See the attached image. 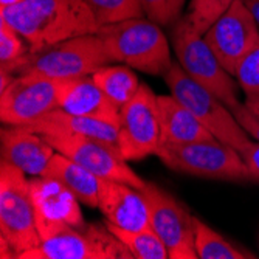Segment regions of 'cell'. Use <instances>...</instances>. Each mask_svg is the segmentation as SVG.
I'll return each instance as SVG.
<instances>
[{
    "label": "cell",
    "instance_id": "8992f818",
    "mask_svg": "<svg viewBox=\"0 0 259 259\" xmlns=\"http://www.w3.org/2000/svg\"><path fill=\"white\" fill-rule=\"evenodd\" d=\"M171 45L177 62L191 79L214 93L228 107L241 103L233 75L224 68L205 36L193 27L186 14L171 27Z\"/></svg>",
    "mask_w": 259,
    "mask_h": 259
},
{
    "label": "cell",
    "instance_id": "9c48e42d",
    "mask_svg": "<svg viewBox=\"0 0 259 259\" xmlns=\"http://www.w3.org/2000/svg\"><path fill=\"white\" fill-rule=\"evenodd\" d=\"M61 79L22 73L0 92V120L7 126H27L59 109Z\"/></svg>",
    "mask_w": 259,
    "mask_h": 259
},
{
    "label": "cell",
    "instance_id": "ffe728a7",
    "mask_svg": "<svg viewBox=\"0 0 259 259\" xmlns=\"http://www.w3.org/2000/svg\"><path fill=\"white\" fill-rule=\"evenodd\" d=\"M42 176L53 177L64 183L81 203L90 208H98L103 179L67 155L56 152Z\"/></svg>",
    "mask_w": 259,
    "mask_h": 259
},
{
    "label": "cell",
    "instance_id": "2e32d148",
    "mask_svg": "<svg viewBox=\"0 0 259 259\" xmlns=\"http://www.w3.org/2000/svg\"><path fill=\"white\" fill-rule=\"evenodd\" d=\"M2 160L11 163L27 176H42L56 154L55 148L40 134L25 126H8L0 134Z\"/></svg>",
    "mask_w": 259,
    "mask_h": 259
},
{
    "label": "cell",
    "instance_id": "ba28073f",
    "mask_svg": "<svg viewBox=\"0 0 259 259\" xmlns=\"http://www.w3.org/2000/svg\"><path fill=\"white\" fill-rule=\"evenodd\" d=\"M19 259H134L107 225L84 224L42 241Z\"/></svg>",
    "mask_w": 259,
    "mask_h": 259
},
{
    "label": "cell",
    "instance_id": "7402d4cb",
    "mask_svg": "<svg viewBox=\"0 0 259 259\" xmlns=\"http://www.w3.org/2000/svg\"><path fill=\"white\" fill-rule=\"evenodd\" d=\"M194 244L199 259H253V253L236 247L208 224L194 218Z\"/></svg>",
    "mask_w": 259,
    "mask_h": 259
},
{
    "label": "cell",
    "instance_id": "83f0119b",
    "mask_svg": "<svg viewBox=\"0 0 259 259\" xmlns=\"http://www.w3.org/2000/svg\"><path fill=\"white\" fill-rule=\"evenodd\" d=\"M234 78L245 92V100H259V45L242 59Z\"/></svg>",
    "mask_w": 259,
    "mask_h": 259
},
{
    "label": "cell",
    "instance_id": "cb8c5ba5",
    "mask_svg": "<svg viewBox=\"0 0 259 259\" xmlns=\"http://www.w3.org/2000/svg\"><path fill=\"white\" fill-rule=\"evenodd\" d=\"M85 4L101 27L145 16L140 0H85Z\"/></svg>",
    "mask_w": 259,
    "mask_h": 259
},
{
    "label": "cell",
    "instance_id": "277c9868",
    "mask_svg": "<svg viewBox=\"0 0 259 259\" xmlns=\"http://www.w3.org/2000/svg\"><path fill=\"white\" fill-rule=\"evenodd\" d=\"M164 81L171 95L190 109L219 141L233 146L241 154L253 143L251 137L239 124L231 109L214 93L188 76L179 62H172L169 70L164 73Z\"/></svg>",
    "mask_w": 259,
    "mask_h": 259
},
{
    "label": "cell",
    "instance_id": "d4e9b609",
    "mask_svg": "<svg viewBox=\"0 0 259 259\" xmlns=\"http://www.w3.org/2000/svg\"><path fill=\"white\" fill-rule=\"evenodd\" d=\"M30 52V45L8 22L0 19V68L10 70Z\"/></svg>",
    "mask_w": 259,
    "mask_h": 259
},
{
    "label": "cell",
    "instance_id": "484cf974",
    "mask_svg": "<svg viewBox=\"0 0 259 259\" xmlns=\"http://www.w3.org/2000/svg\"><path fill=\"white\" fill-rule=\"evenodd\" d=\"M234 0H191L186 16L193 27L205 34L208 28L233 5Z\"/></svg>",
    "mask_w": 259,
    "mask_h": 259
},
{
    "label": "cell",
    "instance_id": "1f68e13d",
    "mask_svg": "<svg viewBox=\"0 0 259 259\" xmlns=\"http://www.w3.org/2000/svg\"><path fill=\"white\" fill-rule=\"evenodd\" d=\"M245 104H247V107H248L250 110H253L256 115H259V100H253V101L245 100Z\"/></svg>",
    "mask_w": 259,
    "mask_h": 259
},
{
    "label": "cell",
    "instance_id": "5b68a950",
    "mask_svg": "<svg viewBox=\"0 0 259 259\" xmlns=\"http://www.w3.org/2000/svg\"><path fill=\"white\" fill-rule=\"evenodd\" d=\"M157 157L174 172L208 180H250L242 154L218 138L188 145H161Z\"/></svg>",
    "mask_w": 259,
    "mask_h": 259
},
{
    "label": "cell",
    "instance_id": "4316f807",
    "mask_svg": "<svg viewBox=\"0 0 259 259\" xmlns=\"http://www.w3.org/2000/svg\"><path fill=\"white\" fill-rule=\"evenodd\" d=\"M145 17L160 27H172L182 17L185 0H140Z\"/></svg>",
    "mask_w": 259,
    "mask_h": 259
},
{
    "label": "cell",
    "instance_id": "52a82bcc",
    "mask_svg": "<svg viewBox=\"0 0 259 259\" xmlns=\"http://www.w3.org/2000/svg\"><path fill=\"white\" fill-rule=\"evenodd\" d=\"M0 236L19 257L40 245L36 227L30 180L27 174L11 163H0Z\"/></svg>",
    "mask_w": 259,
    "mask_h": 259
},
{
    "label": "cell",
    "instance_id": "3957f363",
    "mask_svg": "<svg viewBox=\"0 0 259 259\" xmlns=\"http://www.w3.org/2000/svg\"><path fill=\"white\" fill-rule=\"evenodd\" d=\"M106 64H112L100 34H85L59 42L42 52L23 56L5 72L11 75L40 73L55 79L89 76ZM2 70V68H0Z\"/></svg>",
    "mask_w": 259,
    "mask_h": 259
},
{
    "label": "cell",
    "instance_id": "6da1fadb",
    "mask_svg": "<svg viewBox=\"0 0 259 259\" xmlns=\"http://www.w3.org/2000/svg\"><path fill=\"white\" fill-rule=\"evenodd\" d=\"M0 19L27 40L30 53L78 36L97 34L101 28L85 0H22L0 10Z\"/></svg>",
    "mask_w": 259,
    "mask_h": 259
},
{
    "label": "cell",
    "instance_id": "e0dca14e",
    "mask_svg": "<svg viewBox=\"0 0 259 259\" xmlns=\"http://www.w3.org/2000/svg\"><path fill=\"white\" fill-rule=\"evenodd\" d=\"M59 109L120 124L121 107L106 95L90 75L61 79Z\"/></svg>",
    "mask_w": 259,
    "mask_h": 259
},
{
    "label": "cell",
    "instance_id": "4fadbf2b",
    "mask_svg": "<svg viewBox=\"0 0 259 259\" xmlns=\"http://www.w3.org/2000/svg\"><path fill=\"white\" fill-rule=\"evenodd\" d=\"M30 191L36 227L42 241L85 224L79 199L59 180L47 176L31 177Z\"/></svg>",
    "mask_w": 259,
    "mask_h": 259
},
{
    "label": "cell",
    "instance_id": "d6986e66",
    "mask_svg": "<svg viewBox=\"0 0 259 259\" xmlns=\"http://www.w3.org/2000/svg\"><path fill=\"white\" fill-rule=\"evenodd\" d=\"M25 127L40 135H50V134L84 135V137L106 141V143L118 148V126L116 124L93 118V116L75 115L62 109H55L53 112L42 116L40 120L27 124Z\"/></svg>",
    "mask_w": 259,
    "mask_h": 259
},
{
    "label": "cell",
    "instance_id": "9a60e30c",
    "mask_svg": "<svg viewBox=\"0 0 259 259\" xmlns=\"http://www.w3.org/2000/svg\"><path fill=\"white\" fill-rule=\"evenodd\" d=\"M98 209L106 222L132 231L151 228L149 203L138 188L115 180H103Z\"/></svg>",
    "mask_w": 259,
    "mask_h": 259
},
{
    "label": "cell",
    "instance_id": "603a6c76",
    "mask_svg": "<svg viewBox=\"0 0 259 259\" xmlns=\"http://www.w3.org/2000/svg\"><path fill=\"white\" fill-rule=\"evenodd\" d=\"M107 228L118 238L123 245L129 250L134 259H168V250L166 245L163 244L158 234L152 230H141V231H132L118 228L109 222H106Z\"/></svg>",
    "mask_w": 259,
    "mask_h": 259
},
{
    "label": "cell",
    "instance_id": "7a4b0ae2",
    "mask_svg": "<svg viewBox=\"0 0 259 259\" xmlns=\"http://www.w3.org/2000/svg\"><path fill=\"white\" fill-rule=\"evenodd\" d=\"M98 34L112 64L118 62L152 76H164L174 62L169 39L158 23L148 17L104 25Z\"/></svg>",
    "mask_w": 259,
    "mask_h": 259
},
{
    "label": "cell",
    "instance_id": "30bf717a",
    "mask_svg": "<svg viewBox=\"0 0 259 259\" xmlns=\"http://www.w3.org/2000/svg\"><path fill=\"white\" fill-rule=\"evenodd\" d=\"M160 149V113L157 95L141 84L134 98L121 107L118 151L127 161L157 155Z\"/></svg>",
    "mask_w": 259,
    "mask_h": 259
},
{
    "label": "cell",
    "instance_id": "7c38bea8",
    "mask_svg": "<svg viewBox=\"0 0 259 259\" xmlns=\"http://www.w3.org/2000/svg\"><path fill=\"white\" fill-rule=\"evenodd\" d=\"M42 137L55 148L56 152H61L82 164L103 180L123 182L138 190H143L146 185V182L129 166L127 160L123 158L118 148L106 141L70 134H50Z\"/></svg>",
    "mask_w": 259,
    "mask_h": 259
},
{
    "label": "cell",
    "instance_id": "ac0fdd59",
    "mask_svg": "<svg viewBox=\"0 0 259 259\" xmlns=\"http://www.w3.org/2000/svg\"><path fill=\"white\" fill-rule=\"evenodd\" d=\"M160 113V146L188 145L216 138L172 95H157Z\"/></svg>",
    "mask_w": 259,
    "mask_h": 259
},
{
    "label": "cell",
    "instance_id": "5bb4252c",
    "mask_svg": "<svg viewBox=\"0 0 259 259\" xmlns=\"http://www.w3.org/2000/svg\"><path fill=\"white\" fill-rule=\"evenodd\" d=\"M203 36L224 68L233 76L242 59L259 45V27L242 0H234Z\"/></svg>",
    "mask_w": 259,
    "mask_h": 259
},
{
    "label": "cell",
    "instance_id": "f546056e",
    "mask_svg": "<svg viewBox=\"0 0 259 259\" xmlns=\"http://www.w3.org/2000/svg\"><path fill=\"white\" fill-rule=\"evenodd\" d=\"M242 157L248 166L250 180L259 183V143L253 141V143L242 152Z\"/></svg>",
    "mask_w": 259,
    "mask_h": 259
},
{
    "label": "cell",
    "instance_id": "f1b7e54d",
    "mask_svg": "<svg viewBox=\"0 0 259 259\" xmlns=\"http://www.w3.org/2000/svg\"><path fill=\"white\" fill-rule=\"evenodd\" d=\"M233 115L236 116L239 124L245 129V132L251 137L253 141L259 143V115L247 107L245 103H238L230 107Z\"/></svg>",
    "mask_w": 259,
    "mask_h": 259
},
{
    "label": "cell",
    "instance_id": "44dd1931",
    "mask_svg": "<svg viewBox=\"0 0 259 259\" xmlns=\"http://www.w3.org/2000/svg\"><path fill=\"white\" fill-rule=\"evenodd\" d=\"M90 76L120 107L134 98L141 85L135 72H132V68L124 64H106Z\"/></svg>",
    "mask_w": 259,
    "mask_h": 259
},
{
    "label": "cell",
    "instance_id": "4dcf8cb0",
    "mask_svg": "<svg viewBox=\"0 0 259 259\" xmlns=\"http://www.w3.org/2000/svg\"><path fill=\"white\" fill-rule=\"evenodd\" d=\"M242 2L248 8V11L251 13V16L254 17L257 27H259V0H242Z\"/></svg>",
    "mask_w": 259,
    "mask_h": 259
},
{
    "label": "cell",
    "instance_id": "8fae6325",
    "mask_svg": "<svg viewBox=\"0 0 259 259\" xmlns=\"http://www.w3.org/2000/svg\"><path fill=\"white\" fill-rule=\"evenodd\" d=\"M143 194L149 203L151 228L166 245L169 259H199L194 244V216L180 200L146 182Z\"/></svg>",
    "mask_w": 259,
    "mask_h": 259
},
{
    "label": "cell",
    "instance_id": "d6a6232c",
    "mask_svg": "<svg viewBox=\"0 0 259 259\" xmlns=\"http://www.w3.org/2000/svg\"><path fill=\"white\" fill-rule=\"evenodd\" d=\"M20 2H22V0H0V10L14 7V5H17V4H20Z\"/></svg>",
    "mask_w": 259,
    "mask_h": 259
}]
</instances>
